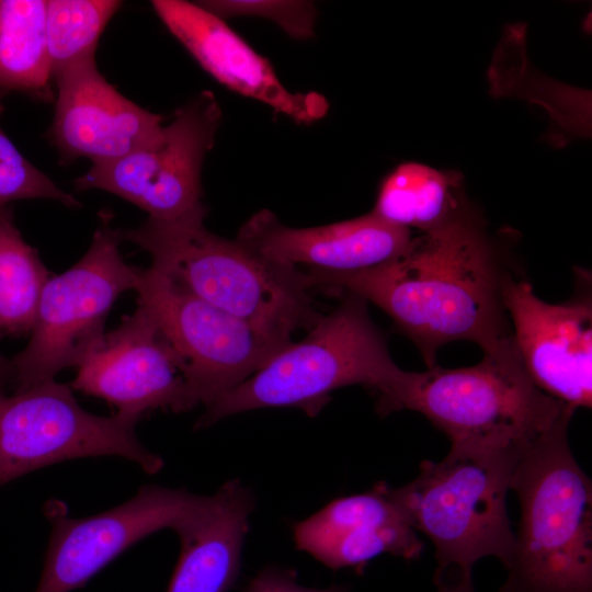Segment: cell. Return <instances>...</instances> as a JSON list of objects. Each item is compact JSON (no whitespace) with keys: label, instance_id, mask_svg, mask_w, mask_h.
Here are the masks:
<instances>
[{"label":"cell","instance_id":"obj_1","mask_svg":"<svg viewBox=\"0 0 592 592\" xmlns=\"http://www.w3.org/2000/svg\"><path fill=\"white\" fill-rule=\"evenodd\" d=\"M509 274L473 207L443 228L413 237L391 261L349 273L308 270L305 278L310 288L351 293L378 306L432 367L446 343L471 341L490 352L512 340L502 300Z\"/></svg>","mask_w":592,"mask_h":592},{"label":"cell","instance_id":"obj_2","mask_svg":"<svg viewBox=\"0 0 592 592\" xmlns=\"http://www.w3.org/2000/svg\"><path fill=\"white\" fill-rule=\"evenodd\" d=\"M203 203L172 219L148 217L121 231L147 251L156 272L179 288L283 342L310 329L322 316L315 309L304 271L275 263L242 242L204 225Z\"/></svg>","mask_w":592,"mask_h":592},{"label":"cell","instance_id":"obj_3","mask_svg":"<svg viewBox=\"0 0 592 592\" xmlns=\"http://www.w3.org/2000/svg\"><path fill=\"white\" fill-rule=\"evenodd\" d=\"M473 366L402 371L378 395L377 412L423 414L452 446L519 452L563 423L573 409L543 392L525 372L513 340Z\"/></svg>","mask_w":592,"mask_h":592},{"label":"cell","instance_id":"obj_4","mask_svg":"<svg viewBox=\"0 0 592 592\" xmlns=\"http://www.w3.org/2000/svg\"><path fill=\"white\" fill-rule=\"evenodd\" d=\"M563 423L525 446L510 481L521 517L499 592H592V482Z\"/></svg>","mask_w":592,"mask_h":592},{"label":"cell","instance_id":"obj_5","mask_svg":"<svg viewBox=\"0 0 592 592\" xmlns=\"http://www.w3.org/2000/svg\"><path fill=\"white\" fill-rule=\"evenodd\" d=\"M298 342L291 341L243 383L207 408L196 428L262 408L295 407L316 415L341 387L363 385L378 394L398 377L386 340L374 325L367 301L343 293Z\"/></svg>","mask_w":592,"mask_h":592},{"label":"cell","instance_id":"obj_6","mask_svg":"<svg viewBox=\"0 0 592 592\" xmlns=\"http://www.w3.org/2000/svg\"><path fill=\"white\" fill-rule=\"evenodd\" d=\"M521 451L451 446L441 462L423 460L412 481L391 488L411 527L434 545L433 580L473 573L489 556L506 563L514 545L506 494Z\"/></svg>","mask_w":592,"mask_h":592},{"label":"cell","instance_id":"obj_7","mask_svg":"<svg viewBox=\"0 0 592 592\" xmlns=\"http://www.w3.org/2000/svg\"><path fill=\"white\" fill-rule=\"evenodd\" d=\"M112 219L110 210H102L86 254L45 284L31 339L11 360L15 392L54 380L64 368L79 367L103 341L115 300L137 289L143 269L122 258L121 230L112 227Z\"/></svg>","mask_w":592,"mask_h":592},{"label":"cell","instance_id":"obj_8","mask_svg":"<svg viewBox=\"0 0 592 592\" xmlns=\"http://www.w3.org/2000/svg\"><path fill=\"white\" fill-rule=\"evenodd\" d=\"M137 423L84 410L72 388L55 379L12 396L0 391V488L45 466L86 457L118 456L156 474L163 460L138 440Z\"/></svg>","mask_w":592,"mask_h":592},{"label":"cell","instance_id":"obj_9","mask_svg":"<svg viewBox=\"0 0 592 592\" xmlns=\"http://www.w3.org/2000/svg\"><path fill=\"white\" fill-rule=\"evenodd\" d=\"M136 291L138 304L182 364L187 410L209 408L289 343L189 294L151 267L143 270Z\"/></svg>","mask_w":592,"mask_h":592},{"label":"cell","instance_id":"obj_10","mask_svg":"<svg viewBox=\"0 0 592 592\" xmlns=\"http://www.w3.org/2000/svg\"><path fill=\"white\" fill-rule=\"evenodd\" d=\"M220 121L217 99L212 91H203L177 110L152 143L118 159L92 164L75 180V186L113 193L150 218L179 217L202 203V167Z\"/></svg>","mask_w":592,"mask_h":592},{"label":"cell","instance_id":"obj_11","mask_svg":"<svg viewBox=\"0 0 592 592\" xmlns=\"http://www.w3.org/2000/svg\"><path fill=\"white\" fill-rule=\"evenodd\" d=\"M197 497L184 489L145 485L124 503L83 517H71L59 500L47 501L44 514L50 535L34 592L82 588L136 543L160 530H173Z\"/></svg>","mask_w":592,"mask_h":592},{"label":"cell","instance_id":"obj_12","mask_svg":"<svg viewBox=\"0 0 592 592\" xmlns=\"http://www.w3.org/2000/svg\"><path fill=\"white\" fill-rule=\"evenodd\" d=\"M571 299L549 304L532 285L509 274L502 300L512 340L528 377L543 392L576 411L592 402V301L588 280Z\"/></svg>","mask_w":592,"mask_h":592},{"label":"cell","instance_id":"obj_13","mask_svg":"<svg viewBox=\"0 0 592 592\" xmlns=\"http://www.w3.org/2000/svg\"><path fill=\"white\" fill-rule=\"evenodd\" d=\"M139 421L157 409L187 410L182 364L149 312L138 304L79 365L69 385Z\"/></svg>","mask_w":592,"mask_h":592},{"label":"cell","instance_id":"obj_14","mask_svg":"<svg viewBox=\"0 0 592 592\" xmlns=\"http://www.w3.org/2000/svg\"><path fill=\"white\" fill-rule=\"evenodd\" d=\"M54 79L58 92L49 138L64 162L118 159L152 143L163 128V117L123 96L99 72L94 58Z\"/></svg>","mask_w":592,"mask_h":592},{"label":"cell","instance_id":"obj_15","mask_svg":"<svg viewBox=\"0 0 592 592\" xmlns=\"http://www.w3.org/2000/svg\"><path fill=\"white\" fill-rule=\"evenodd\" d=\"M152 7L202 68L221 84L267 104L297 123L311 124L327 114L329 103L322 94L288 91L266 58L224 20L197 3L155 0Z\"/></svg>","mask_w":592,"mask_h":592},{"label":"cell","instance_id":"obj_16","mask_svg":"<svg viewBox=\"0 0 592 592\" xmlns=\"http://www.w3.org/2000/svg\"><path fill=\"white\" fill-rule=\"evenodd\" d=\"M412 238L410 230L392 226L373 212L329 225L293 228L267 209L252 215L237 236L238 241L275 263L335 273L391 261L408 249Z\"/></svg>","mask_w":592,"mask_h":592},{"label":"cell","instance_id":"obj_17","mask_svg":"<svg viewBox=\"0 0 592 592\" xmlns=\"http://www.w3.org/2000/svg\"><path fill=\"white\" fill-rule=\"evenodd\" d=\"M294 540L330 569L361 572L375 557H420L423 544L380 481L363 493L338 498L294 526Z\"/></svg>","mask_w":592,"mask_h":592},{"label":"cell","instance_id":"obj_18","mask_svg":"<svg viewBox=\"0 0 592 592\" xmlns=\"http://www.w3.org/2000/svg\"><path fill=\"white\" fill-rule=\"evenodd\" d=\"M254 506L252 491L239 480L198 496L173 527L181 549L167 592H228L239 576Z\"/></svg>","mask_w":592,"mask_h":592},{"label":"cell","instance_id":"obj_19","mask_svg":"<svg viewBox=\"0 0 592 592\" xmlns=\"http://www.w3.org/2000/svg\"><path fill=\"white\" fill-rule=\"evenodd\" d=\"M463 175L419 162H405L382 182L372 212L388 224L421 234L443 228L473 208Z\"/></svg>","mask_w":592,"mask_h":592},{"label":"cell","instance_id":"obj_20","mask_svg":"<svg viewBox=\"0 0 592 592\" xmlns=\"http://www.w3.org/2000/svg\"><path fill=\"white\" fill-rule=\"evenodd\" d=\"M45 14L44 0H0V90L53 98Z\"/></svg>","mask_w":592,"mask_h":592},{"label":"cell","instance_id":"obj_21","mask_svg":"<svg viewBox=\"0 0 592 592\" xmlns=\"http://www.w3.org/2000/svg\"><path fill=\"white\" fill-rule=\"evenodd\" d=\"M50 273L23 239L11 208L0 209V334L31 332Z\"/></svg>","mask_w":592,"mask_h":592},{"label":"cell","instance_id":"obj_22","mask_svg":"<svg viewBox=\"0 0 592 592\" xmlns=\"http://www.w3.org/2000/svg\"><path fill=\"white\" fill-rule=\"evenodd\" d=\"M116 0H48L45 35L52 79L94 58L99 38L121 7Z\"/></svg>","mask_w":592,"mask_h":592},{"label":"cell","instance_id":"obj_23","mask_svg":"<svg viewBox=\"0 0 592 592\" xmlns=\"http://www.w3.org/2000/svg\"><path fill=\"white\" fill-rule=\"evenodd\" d=\"M27 198L55 200L70 208L81 206L26 160L0 128V209L10 202Z\"/></svg>","mask_w":592,"mask_h":592},{"label":"cell","instance_id":"obj_24","mask_svg":"<svg viewBox=\"0 0 592 592\" xmlns=\"http://www.w3.org/2000/svg\"><path fill=\"white\" fill-rule=\"evenodd\" d=\"M197 4L221 20L243 15L267 19L296 39L315 35L317 10L308 1L215 0Z\"/></svg>","mask_w":592,"mask_h":592},{"label":"cell","instance_id":"obj_25","mask_svg":"<svg viewBox=\"0 0 592 592\" xmlns=\"http://www.w3.org/2000/svg\"><path fill=\"white\" fill-rule=\"evenodd\" d=\"M244 592H350V589L348 585L304 587L297 582L294 570L281 566H269L249 581Z\"/></svg>","mask_w":592,"mask_h":592},{"label":"cell","instance_id":"obj_26","mask_svg":"<svg viewBox=\"0 0 592 592\" xmlns=\"http://www.w3.org/2000/svg\"><path fill=\"white\" fill-rule=\"evenodd\" d=\"M437 592H475L473 573L434 582Z\"/></svg>","mask_w":592,"mask_h":592},{"label":"cell","instance_id":"obj_27","mask_svg":"<svg viewBox=\"0 0 592 592\" xmlns=\"http://www.w3.org/2000/svg\"><path fill=\"white\" fill-rule=\"evenodd\" d=\"M13 368L11 361L5 358L0 353V391H3V387L9 380H12Z\"/></svg>","mask_w":592,"mask_h":592},{"label":"cell","instance_id":"obj_28","mask_svg":"<svg viewBox=\"0 0 592 592\" xmlns=\"http://www.w3.org/2000/svg\"><path fill=\"white\" fill-rule=\"evenodd\" d=\"M7 91H3V90H0V114L2 113L3 111V104H2V98L4 96Z\"/></svg>","mask_w":592,"mask_h":592}]
</instances>
